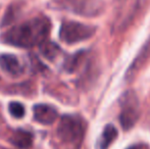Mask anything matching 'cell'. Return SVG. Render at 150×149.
Returning <instances> with one entry per match:
<instances>
[{
  "label": "cell",
  "instance_id": "obj_1",
  "mask_svg": "<svg viewBox=\"0 0 150 149\" xmlns=\"http://www.w3.org/2000/svg\"><path fill=\"white\" fill-rule=\"evenodd\" d=\"M51 24L47 18H34L24 22L4 33L2 41L8 45L31 48L42 45L49 36Z\"/></svg>",
  "mask_w": 150,
  "mask_h": 149
},
{
  "label": "cell",
  "instance_id": "obj_3",
  "mask_svg": "<svg viewBox=\"0 0 150 149\" xmlns=\"http://www.w3.org/2000/svg\"><path fill=\"white\" fill-rule=\"evenodd\" d=\"M96 32V28L83 23L67 20L61 24L59 38L67 44H75L90 39Z\"/></svg>",
  "mask_w": 150,
  "mask_h": 149
},
{
  "label": "cell",
  "instance_id": "obj_5",
  "mask_svg": "<svg viewBox=\"0 0 150 149\" xmlns=\"http://www.w3.org/2000/svg\"><path fill=\"white\" fill-rule=\"evenodd\" d=\"M0 68L3 72L12 77L23 75L25 66L20 58L13 54H1L0 55Z\"/></svg>",
  "mask_w": 150,
  "mask_h": 149
},
{
  "label": "cell",
  "instance_id": "obj_14",
  "mask_svg": "<svg viewBox=\"0 0 150 149\" xmlns=\"http://www.w3.org/2000/svg\"><path fill=\"white\" fill-rule=\"evenodd\" d=\"M117 2H119V3H122V2H126L127 0H117Z\"/></svg>",
  "mask_w": 150,
  "mask_h": 149
},
{
  "label": "cell",
  "instance_id": "obj_10",
  "mask_svg": "<svg viewBox=\"0 0 150 149\" xmlns=\"http://www.w3.org/2000/svg\"><path fill=\"white\" fill-rule=\"evenodd\" d=\"M117 137V131L115 126L107 125L103 130L102 136L100 139V148L101 149H107L111 145L115 138Z\"/></svg>",
  "mask_w": 150,
  "mask_h": 149
},
{
  "label": "cell",
  "instance_id": "obj_7",
  "mask_svg": "<svg viewBox=\"0 0 150 149\" xmlns=\"http://www.w3.org/2000/svg\"><path fill=\"white\" fill-rule=\"evenodd\" d=\"M69 3V7L74 12L85 16H95L102 9V6L95 0H71Z\"/></svg>",
  "mask_w": 150,
  "mask_h": 149
},
{
  "label": "cell",
  "instance_id": "obj_13",
  "mask_svg": "<svg viewBox=\"0 0 150 149\" xmlns=\"http://www.w3.org/2000/svg\"><path fill=\"white\" fill-rule=\"evenodd\" d=\"M129 149H147V147L145 145H141V144H139V145L132 146V147H130Z\"/></svg>",
  "mask_w": 150,
  "mask_h": 149
},
{
  "label": "cell",
  "instance_id": "obj_12",
  "mask_svg": "<svg viewBox=\"0 0 150 149\" xmlns=\"http://www.w3.org/2000/svg\"><path fill=\"white\" fill-rule=\"evenodd\" d=\"M8 112L16 119H22L25 115V107L20 102H10L8 105Z\"/></svg>",
  "mask_w": 150,
  "mask_h": 149
},
{
  "label": "cell",
  "instance_id": "obj_2",
  "mask_svg": "<svg viewBox=\"0 0 150 149\" xmlns=\"http://www.w3.org/2000/svg\"><path fill=\"white\" fill-rule=\"evenodd\" d=\"M85 134L84 121L78 115H63L56 129V138L67 149H79Z\"/></svg>",
  "mask_w": 150,
  "mask_h": 149
},
{
  "label": "cell",
  "instance_id": "obj_8",
  "mask_svg": "<svg viewBox=\"0 0 150 149\" xmlns=\"http://www.w3.org/2000/svg\"><path fill=\"white\" fill-rule=\"evenodd\" d=\"M149 57H150V40H148L147 43L143 46L141 51L139 52V54L135 58L134 62L128 68V71L126 73V79L127 80L133 79V77L138 73V71L142 68V66L147 61V59Z\"/></svg>",
  "mask_w": 150,
  "mask_h": 149
},
{
  "label": "cell",
  "instance_id": "obj_9",
  "mask_svg": "<svg viewBox=\"0 0 150 149\" xmlns=\"http://www.w3.org/2000/svg\"><path fill=\"white\" fill-rule=\"evenodd\" d=\"M8 141L20 149H28L33 144V134L22 129L14 130L9 135Z\"/></svg>",
  "mask_w": 150,
  "mask_h": 149
},
{
  "label": "cell",
  "instance_id": "obj_6",
  "mask_svg": "<svg viewBox=\"0 0 150 149\" xmlns=\"http://www.w3.org/2000/svg\"><path fill=\"white\" fill-rule=\"evenodd\" d=\"M34 119L41 125H51L57 119V110L49 104H36L33 108Z\"/></svg>",
  "mask_w": 150,
  "mask_h": 149
},
{
  "label": "cell",
  "instance_id": "obj_11",
  "mask_svg": "<svg viewBox=\"0 0 150 149\" xmlns=\"http://www.w3.org/2000/svg\"><path fill=\"white\" fill-rule=\"evenodd\" d=\"M41 48V52L46 58L48 59H53L57 56L58 52H59V47L56 44L50 43V42H44L42 45H40Z\"/></svg>",
  "mask_w": 150,
  "mask_h": 149
},
{
  "label": "cell",
  "instance_id": "obj_4",
  "mask_svg": "<svg viewBox=\"0 0 150 149\" xmlns=\"http://www.w3.org/2000/svg\"><path fill=\"white\" fill-rule=\"evenodd\" d=\"M122 110L120 114V121L124 130H130L139 117V104L136 94L133 91H129L120 98Z\"/></svg>",
  "mask_w": 150,
  "mask_h": 149
}]
</instances>
